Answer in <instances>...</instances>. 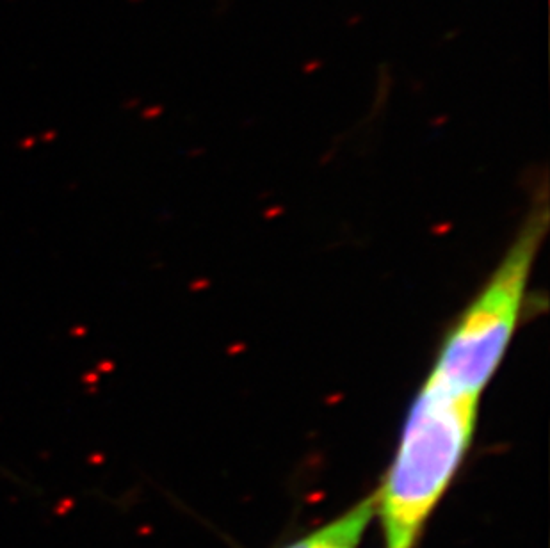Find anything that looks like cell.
<instances>
[{
  "instance_id": "1",
  "label": "cell",
  "mask_w": 550,
  "mask_h": 548,
  "mask_svg": "<svg viewBox=\"0 0 550 548\" xmlns=\"http://www.w3.org/2000/svg\"><path fill=\"white\" fill-rule=\"evenodd\" d=\"M481 397L426 377L411 401L392 464L374 493L386 548H413L466 457Z\"/></svg>"
},
{
  "instance_id": "2",
  "label": "cell",
  "mask_w": 550,
  "mask_h": 548,
  "mask_svg": "<svg viewBox=\"0 0 550 548\" xmlns=\"http://www.w3.org/2000/svg\"><path fill=\"white\" fill-rule=\"evenodd\" d=\"M547 228L548 200L541 187L504 257L443 335L428 370L429 379L459 394L483 397L520 326Z\"/></svg>"
},
{
  "instance_id": "3",
  "label": "cell",
  "mask_w": 550,
  "mask_h": 548,
  "mask_svg": "<svg viewBox=\"0 0 550 548\" xmlns=\"http://www.w3.org/2000/svg\"><path fill=\"white\" fill-rule=\"evenodd\" d=\"M374 514L376 499L372 493L330 524L303 536L285 548H358Z\"/></svg>"
},
{
  "instance_id": "4",
  "label": "cell",
  "mask_w": 550,
  "mask_h": 548,
  "mask_svg": "<svg viewBox=\"0 0 550 548\" xmlns=\"http://www.w3.org/2000/svg\"><path fill=\"white\" fill-rule=\"evenodd\" d=\"M358 21H361V16L360 14H354V16H351L349 20H347V25H356Z\"/></svg>"
}]
</instances>
